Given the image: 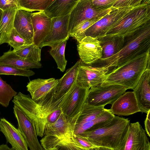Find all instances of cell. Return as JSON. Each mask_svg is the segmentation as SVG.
Here are the masks:
<instances>
[{
	"instance_id": "f1b7e54d",
	"label": "cell",
	"mask_w": 150,
	"mask_h": 150,
	"mask_svg": "<svg viewBox=\"0 0 150 150\" xmlns=\"http://www.w3.org/2000/svg\"><path fill=\"white\" fill-rule=\"evenodd\" d=\"M104 106H91L86 103L81 110L75 127L91 121L97 117L105 110Z\"/></svg>"
},
{
	"instance_id": "7a4b0ae2",
	"label": "cell",
	"mask_w": 150,
	"mask_h": 150,
	"mask_svg": "<svg viewBox=\"0 0 150 150\" xmlns=\"http://www.w3.org/2000/svg\"><path fill=\"white\" fill-rule=\"evenodd\" d=\"M150 49V23L132 34L125 37L124 45L117 53L105 59L98 60L91 66L108 68L118 67Z\"/></svg>"
},
{
	"instance_id": "ab89813d",
	"label": "cell",
	"mask_w": 150,
	"mask_h": 150,
	"mask_svg": "<svg viewBox=\"0 0 150 150\" xmlns=\"http://www.w3.org/2000/svg\"><path fill=\"white\" fill-rule=\"evenodd\" d=\"M116 0H92L93 5L96 8L105 9L112 7Z\"/></svg>"
},
{
	"instance_id": "d590c367",
	"label": "cell",
	"mask_w": 150,
	"mask_h": 150,
	"mask_svg": "<svg viewBox=\"0 0 150 150\" xmlns=\"http://www.w3.org/2000/svg\"><path fill=\"white\" fill-rule=\"evenodd\" d=\"M8 43L13 48L14 52L29 45L14 28L10 34Z\"/></svg>"
},
{
	"instance_id": "4316f807",
	"label": "cell",
	"mask_w": 150,
	"mask_h": 150,
	"mask_svg": "<svg viewBox=\"0 0 150 150\" xmlns=\"http://www.w3.org/2000/svg\"><path fill=\"white\" fill-rule=\"evenodd\" d=\"M98 39L102 49V56L98 60L99 61L108 58L117 53L122 48L124 43V37H104Z\"/></svg>"
},
{
	"instance_id": "3957f363",
	"label": "cell",
	"mask_w": 150,
	"mask_h": 150,
	"mask_svg": "<svg viewBox=\"0 0 150 150\" xmlns=\"http://www.w3.org/2000/svg\"><path fill=\"white\" fill-rule=\"evenodd\" d=\"M130 123L128 119L115 115L99 128L79 134L97 147L115 150L121 143Z\"/></svg>"
},
{
	"instance_id": "83f0119b",
	"label": "cell",
	"mask_w": 150,
	"mask_h": 150,
	"mask_svg": "<svg viewBox=\"0 0 150 150\" xmlns=\"http://www.w3.org/2000/svg\"><path fill=\"white\" fill-rule=\"evenodd\" d=\"M109 109H106L95 119L75 127L74 134H79L86 131L96 129L108 122L115 116Z\"/></svg>"
},
{
	"instance_id": "484cf974",
	"label": "cell",
	"mask_w": 150,
	"mask_h": 150,
	"mask_svg": "<svg viewBox=\"0 0 150 150\" xmlns=\"http://www.w3.org/2000/svg\"><path fill=\"white\" fill-rule=\"evenodd\" d=\"M18 9L16 7L3 11L0 21V45L8 43L10 34L14 28L15 16Z\"/></svg>"
},
{
	"instance_id": "ba28073f",
	"label": "cell",
	"mask_w": 150,
	"mask_h": 150,
	"mask_svg": "<svg viewBox=\"0 0 150 150\" xmlns=\"http://www.w3.org/2000/svg\"><path fill=\"white\" fill-rule=\"evenodd\" d=\"M89 90L75 81L59 106L67 118H73L80 112L86 103Z\"/></svg>"
},
{
	"instance_id": "836d02e7",
	"label": "cell",
	"mask_w": 150,
	"mask_h": 150,
	"mask_svg": "<svg viewBox=\"0 0 150 150\" xmlns=\"http://www.w3.org/2000/svg\"><path fill=\"white\" fill-rule=\"evenodd\" d=\"M103 17L98 18L83 22L72 30L69 34V37H73L79 43L86 37L85 33L86 30Z\"/></svg>"
},
{
	"instance_id": "7402d4cb",
	"label": "cell",
	"mask_w": 150,
	"mask_h": 150,
	"mask_svg": "<svg viewBox=\"0 0 150 150\" xmlns=\"http://www.w3.org/2000/svg\"><path fill=\"white\" fill-rule=\"evenodd\" d=\"M31 13L18 9L16 14L14 28L29 44L33 43Z\"/></svg>"
},
{
	"instance_id": "8992f818",
	"label": "cell",
	"mask_w": 150,
	"mask_h": 150,
	"mask_svg": "<svg viewBox=\"0 0 150 150\" xmlns=\"http://www.w3.org/2000/svg\"><path fill=\"white\" fill-rule=\"evenodd\" d=\"M116 9L111 7L105 9L96 8L92 0H79L69 15V35L71 31L83 22L101 17H104Z\"/></svg>"
},
{
	"instance_id": "4dcf8cb0",
	"label": "cell",
	"mask_w": 150,
	"mask_h": 150,
	"mask_svg": "<svg viewBox=\"0 0 150 150\" xmlns=\"http://www.w3.org/2000/svg\"><path fill=\"white\" fill-rule=\"evenodd\" d=\"M68 40L66 39L51 47L49 51L50 54L57 64V68L62 72L64 71L67 62L64 53L67 41Z\"/></svg>"
},
{
	"instance_id": "b9f144b4",
	"label": "cell",
	"mask_w": 150,
	"mask_h": 150,
	"mask_svg": "<svg viewBox=\"0 0 150 150\" xmlns=\"http://www.w3.org/2000/svg\"><path fill=\"white\" fill-rule=\"evenodd\" d=\"M149 111L147 114L146 117L144 121L145 132L148 136L150 137V113Z\"/></svg>"
},
{
	"instance_id": "9a60e30c",
	"label": "cell",
	"mask_w": 150,
	"mask_h": 150,
	"mask_svg": "<svg viewBox=\"0 0 150 150\" xmlns=\"http://www.w3.org/2000/svg\"><path fill=\"white\" fill-rule=\"evenodd\" d=\"M77 50L80 60L88 65L97 61L102 56V49L96 38L86 36L78 43Z\"/></svg>"
},
{
	"instance_id": "d6986e66",
	"label": "cell",
	"mask_w": 150,
	"mask_h": 150,
	"mask_svg": "<svg viewBox=\"0 0 150 150\" xmlns=\"http://www.w3.org/2000/svg\"><path fill=\"white\" fill-rule=\"evenodd\" d=\"M30 18L33 29V42L39 47L49 33L51 18L44 11L31 13Z\"/></svg>"
},
{
	"instance_id": "8fae6325",
	"label": "cell",
	"mask_w": 150,
	"mask_h": 150,
	"mask_svg": "<svg viewBox=\"0 0 150 150\" xmlns=\"http://www.w3.org/2000/svg\"><path fill=\"white\" fill-rule=\"evenodd\" d=\"M137 5L114 10L87 29L85 33V36H89L98 39L104 37L109 30Z\"/></svg>"
},
{
	"instance_id": "ee69618b",
	"label": "cell",
	"mask_w": 150,
	"mask_h": 150,
	"mask_svg": "<svg viewBox=\"0 0 150 150\" xmlns=\"http://www.w3.org/2000/svg\"><path fill=\"white\" fill-rule=\"evenodd\" d=\"M94 150H114L113 149L108 148L97 147Z\"/></svg>"
},
{
	"instance_id": "2e32d148",
	"label": "cell",
	"mask_w": 150,
	"mask_h": 150,
	"mask_svg": "<svg viewBox=\"0 0 150 150\" xmlns=\"http://www.w3.org/2000/svg\"><path fill=\"white\" fill-rule=\"evenodd\" d=\"M80 113L73 118H68L62 112L54 123L46 124L44 136L48 135L58 137H73L74 129Z\"/></svg>"
},
{
	"instance_id": "74e56055",
	"label": "cell",
	"mask_w": 150,
	"mask_h": 150,
	"mask_svg": "<svg viewBox=\"0 0 150 150\" xmlns=\"http://www.w3.org/2000/svg\"><path fill=\"white\" fill-rule=\"evenodd\" d=\"M73 137L81 147L85 150H94L97 147L87 139L79 134H74Z\"/></svg>"
},
{
	"instance_id": "6da1fadb",
	"label": "cell",
	"mask_w": 150,
	"mask_h": 150,
	"mask_svg": "<svg viewBox=\"0 0 150 150\" xmlns=\"http://www.w3.org/2000/svg\"><path fill=\"white\" fill-rule=\"evenodd\" d=\"M150 50L128 60L106 75L100 84H117L133 90L143 73L150 69Z\"/></svg>"
},
{
	"instance_id": "cb8c5ba5",
	"label": "cell",
	"mask_w": 150,
	"mask_h": 150,
	"mask_svg": "<svg viewBox=\"0 0 150 150\" xmlns=\"http://www.w3.org/2000/svg\"><path fill=\"white\" fill-rule=\"evenodd\" d=\"M0 65H9L26 69H38L42 67L40 62H32L26 60L11 49L0 56Z\"/></svg>"
},
{
	"instance_id": "44dd1931",
	"label": "cell",
	"mask_w": 150,
	"mask_h": 150,
	"mask_svg": "<svg viewBox=\"0 0 150 150\" xmlns=\"http://www.w3.org/2000/svg\"><path fill=\"white\" fill-rule=\"evenodd\" d=\"M0 131L12 148L16 150H28L27 144L19 130L4 118L0 119Z\"/></svg>"
},
{
	"instance_id": "277c9868",
	"label": "cell",
	"mask_w": 150,
	"mask_h": 150,
	"mask_svg": "<svg viewBox=\"0 0 150 150\" xmlns=\"http://www.w3.org/2000/svg\"><path fill=\"white\" fill-rule=\"evenodd\" d=\"M150 21V0H144L114 25L104 37L128 36L143 28Z\"/></svg>"
},
{
	"instance_id": "f6af8a7d",
	"label": "cell",
	"mask_w": 150,
	"mask_h": 150,
	"mask_svg": "<svg viewBox=\"0 0 150 150\" xmlns=\"http://www.w3.org/2000/svg\"><path fill=\"white\" fill-rule=\"evenodd\" d=\"M3 12V11H2L1 9H0V21L1 19V18L2 14V13Z\"/></svg>"
},
{
	"instance_id": "e575fe53",
	"label": "cell",
	"mask_w": 150,
	"mask_h": 150,
	"mask_svg": "<svg viewBox=\"0 0 150 150\" xmlns=\"http://www.w3.org/2000/svg\"><path fill=\"white\" fill-rule=\"evenodd\" d=\"M35 74L29 69L19 68L9 65H0V74L13 75L29 77Z\"/></svg>"
},
{
	"instance_id": "e0dca14e",
	"label": "cell",
	"mask_w": 150,
	"mask_h": 150,
	"mask_svg": "<svg viewBox=\"0 0 150 150\" xmlns=\"http://www.w3.org/2000/svg\"><path fill=\"white\" fill-rule=\"evenodd\" d=\"M150 69L143 73L133 89L140 112L147 114L150 111Z\"/></svg>"
},
{
	"instance_id": "ffe728a7",
	"label": "cell",
	"mask_w": 150,
	"mask_h": 150,
	"mask_svg": "<svg viewBox=\"0 0 150 150\" xmlns=\"http://www.w3.org/2000/svg\"><path fill=\"white\" fill-rule=\"evenodd\" d=\"M45 150H85L73 137L45 135L40 140Z\"/></svg>"
},
{
	"instance_id": "8d00e7d4",
	"label": "cell",
	"mask_w": 150,
	"mask_h": 150,
	"mask_svg": "<svg viewBox=\"0 0 150 150\" xmlns=\"http://www.w3.org/2000/svg\"><path fill=\"white\" fill-rule=\"evenodd\" d=\"M62 112L59 106L52 110H47L43 112L47 123L52 124L58 120Z\"/></svg>"
},
{
	"instance_id": "5bb4252c",
	"label": "cell",
	"mask_w": 150,
	"mask_h": 150,
	"mask_svg": "<svg viewBox=\"0 0 150 150\" xmlns=\"http://www.w3.org/2000/svg\"><path fill=\"white\" fill-rule=\"evenodd\" d=\"M13 113L17 120L19 130L30 150H43L39 142L36 131L26 115L14 105Z\"/></svg>"
},
{
	"instance_id": "60d3db41",
	"label": "cell",
	"mask_w": 150,
	"mask_h": 150,
	"mask_svg": "<svg viewBox=\"0 0 150 150\" xmlns=\"http://www.w3.org/2000/svg\"><path fill=\"white\" fill-rule=\"evenodd\" d=\"M16 7L17 0H0V9L3 11Z\"/></svg>"
},
{
	"instance_id": "5b68a950",
	"label": "cell",
	"mask_w": 150,
	"mask_h": 150,
	"mask_svg": "<svg viewBox=\"0 0 150 150\" xmlns=\"http://www.w3.org/2000/svg\"><path fill=\"white\" fill-rule=\"evenodd\" d=\"M12 102L27 116L32 124L38 136H44L47 123L45 116L37 103L29 95L19 92L13 98Z\"/></svg>"
},
{
	"instance_id": "f35d334b",
	"label": "cell",
	"mask_w": 150,
	"mask_h": 150,
	"mask_svg": "<svg viewBox=\"0 0 150 150\" xmlns=\"http://www.w3.org/2000/svg\"><path fill=\"white\" fill-rule=\"evenodd\" d=\"M143 1L144 0H116L112 7L117 8L136 6L142 3Z\"/></svg>"
},
{
	"instance_id": "d4e9b609",
	"label": "cell",
	"mask_w": 150,
	"mask_h": 150,
	"mask_svg": "<svg viewBox=\"0 0 150 150\" xmlns=\"http://www.w3.org/2000/svg\"><path fill=\"white\" fill-rule=\"evenodd\" d=\"M79 0H54L44 11L51 18L70 14Z\"/></svg>"
},
{
	"instance_id": "1f68e13d",
	"label": "cell",
	"mask_w": 150,
	"mask_h": 150,
	"mask_svg": "<svg viewBox=\"0 0 150 150\" xmlns=\"http://www.w3.org/2000/svg\"><path fill=\"white\" fill-rule=\"evenodd\" d=\"M41 49L34 43L28 45L15 51L18 56L30 61L40 62Z\"/></svg>"
},
{
	"instance_id": "603a6c76",
	"label": "cell",
	"mask_w": 150,
	"mask_h": 150,
	"mask_svg": "<svg viewBox=\"0 0 150 150\" xmlns=\"http://www.w3.org/2000/svg\"><path fill=\"white\" fill-rule=\"evenodd\" d=\"M81 62V60L77 61L74 65L67 69L63 76L59 79L54 93V97L56 100L64 97L76 80Z\"/></svg>"
},
{
	"instance_id": "4fadbf2b",
	"label": "cell",
	"mask_w": 150,
	"mask_h": 150,
	"mask_svg": "<svg viewBox=\"0 0 150 150\" xmlns=\"http://www.w3.org/2000/svg\"><path fill=\"white\" fill-rule=\"evenodd\" d=\"M69 15L51 18L49 33L40 45L41 49L46 46L52 47L64 40L69 39Z\"/></svg>"
},
{
	"instance_id": "f546056e",
	"label": "cell",
	"mask_w": 150,
	"mask_h": 150,
	"mask_svg": "<svg viewBox=\"0 0 150 150\" xmlns=\"http://www.w3.org/2000/svg\"><path fill=\"white\" fill-rule=\"evenodd\" d=\"M54 0H17L18 9L29 13L45 11Z\"/></svg>"
},
{
	"instance_id": "ac0fdd59",
	"label": "cell",
	"mask_w": 150,
	"mask_h": 150,
	"mask_svg": "<svg viewBox=\"0 0 150 150\" xmlns=\"http://www.w3.org/2000/svg\"><path fill=\"white\" fill-rule=\"evenodd\" d=\"M110 111L115 115L128 116L140 110L133 91H127L121 96L112 105Z\"/></svg>"
},
{
	"instance_id": "52a82bcc",
	"label": "cell",
	"mask_w": 150,
	"mask_h": 150,
	"mask_svg": "<svg viewBox=\"0 0 150 150\" xmlns=\"http://www.w3.org/2000/svg\"><path fill=\"white\" fill-rule=\"evenodd\" d=\"M127 89L117 84L102 86L100 84L89 89L86 103L94 106L112 105Z\"/></svg>"
},
{
	"instance_id": "d6a6232c",
	"label": "cell",
	"mask_w": 150,
	"mask_h": 150,
	"mask_svg": "<svg viewBox=\"0 0 150 150\" xmlns=\"http://www.w3.org/2000/svg\"><path fill=\"white\" fill-rule=\"evenodd\" d=\"M0 74V104L8 107L10 101L17 94L9 84L1 78Z\"/></svg>"
},
{
	"instance_id": "30bf717a",
	"label": "cell",
	"mask_w": 150,
	"mask_h": 150,
	"mask_svg": "<svg viewBox=\"0 0 150 150\" xmlns=\"http://www.w3.org/2000/svg\"><path fill=\"white\" fill-rule=\"evenodd\" d=\"M114 150H150V142L139 122L130 123L118 147Z\"/></svg>"
},
{
	"instance_id": "7c38bea8",
	"label": "cell",
	"mask_w": 150,
	"mask_h": 150,
	"mask_svg": "<svg viewBox=\"0 0 150 150\" xmlns=\"http://www.w3.org/2000/svg\"><path fill=\"white\" fill-rule=\"evenodd\" d=\"M109 68L92 67L84 64L81 60L78 67L76 82L89 89L102 83L108 73Z\"/></svg>"
},
{
	"instance_id": "9c48e42d",
	"label": "cell",
	"mask_w": 150,
	"mask_h": 150,
	"mask_svg": "<svg viewBox=\"0 0 150 150\" xmlns=\"http://www.w3.org/2000/svg\"><path fill=\"white\" fill-rule=\"evenodd\" d=\"M59 80L53 78L33 79L28 83L27 90L31 98L40 106H42L55 99L54 93Z\"/></svg>"
},
{
	"instance_id": "bcb514c9",
	"label": "cell",
	"mask_w": 150,
	"mask_h": 150,
	"mask_svg": "<svg viewBox=\"0 0 150 150\" xmlns=\"http://www.w3.org/2000/svg\"></svg>"
},
{
	"instance_id": "7bdbcfd3",
	"label": "cell",
	"mask_w": 150,
	"mask_h": 150,
	"mask_svg": "<svg viewBox=\"0 0 150 150\" xmlns=\"http://www.w3.org/2000/svg\"><path fill=\"white\" fill-rule=\"evenodd\" d=\"M0 150H16L12 148H9L6 144L0 145Z\"/></svg>"
}]
</instances>
